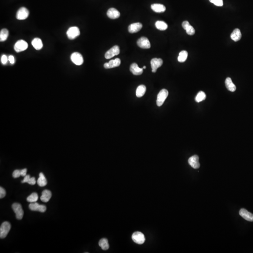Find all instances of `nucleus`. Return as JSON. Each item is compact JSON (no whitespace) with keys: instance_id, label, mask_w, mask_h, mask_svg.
<instances>
[{"instance_id":"1","label":"nucleus","mask_w":253,"mask_h":253,"mask_svg":"<svg viewBox=\"0 0 253 253\" xmlns=\"http://www.w3.org/2000/svg\"><path fill=\"white\" fill-rule=\"evenodd\" d=\"M168 96V92L166 89H164L159 92L158 95L157 99V105L158 106H161L164 103L166 99Z\"/></svg>"},{"instance_id":"2","label":"nucleus","mask_w":253,"mask_h":253,"mask_svg":"<svg viewBox=\"0 0 253 253\" xmlns=\"http://www.w3.org/2000/svg\"><path fill=\"white\" fill-rule=\"evenodd\" d=\"M11 228V225L8 222L2 223L0 227V238L4 239L6 237Z\"/></svg>"},{"instance_id":"3","label":"nucleus","mask_w":253,"mask_h":253,"mask_svg":"<svg viewBox=\"0 0 253 253\" xmlns=\"http://www.w3.org/2000/svg\"><path fill=\"white\" fill-rule=\"evenodd\" d=\"M12 207L15 213L16 218L18 220H22L24 216V212L21 205L20 203H16L12 204Z\"/></svg>"},{"instance_id":"4","label":"nucleus","mask_w":253,"mask_h":253,"mask_svg":"<svg viewBox=\"0 0 253 253\" xmlns=\"http://www.w3.org/2000/svg\"><path fill=\"white\" fill-rule=\"evenodd\" d=\"M132 239L134 242L137 244H143L145 241L144 234L140 232H136L133 233L132 235Z\"/></svg>"},{"instance_id":"5","label":"nucleus","mask_w":253,"mask_h":253,"mask_svg":"<svg viewBox=\"0 0 253 253\" xmlns=\"http://www.w3.org/2000/svg\"><path fill=\"white\" fill-rule=\"evenodd\" d=\"M28 47V45L27 43L24 40H21L16 43L14 48L16 52L19 53L26 50Z\"/></svg>"},{"instance_id":"6","label":"nucleus","mask_w":253,"mask_h":253,"mask_svg":"<svg viewBox=\"0 0 253 253\" xmlns=\"http://www.w3.org/2000/svg\"><path fill=\"white\" fill-rule=\"evenodd\" d=\"M80 34L79 29L76 26L71 27L68 29L67 32L68 38L70 40H74L79 36Z\"/></svg>"},{"instance_id":"7","label":"nucleus","mask_w":253,"mask_h":253,"mask_svg":"<svg viewBox=\"0 0 253 253\" xmlns=\"http://www.w3.org/2000/svg\"><path fill=\"white\" fill-rule=\"evenodd\" d=\"M29 15V11L26 8H20L16 13V18L17 19L22 20L26 19Z\"/></svg>"},{"instance_id":"8","label":"nucleus","mask_w":253,"mask_h":253,"mask_svg":"<svg viewBox=\"0 0 253 253\" xmlns=\"http://www.w3.org/2000/svg\"><path fill=\"white\" fill-rule=\"evenodd\" d=\"M120 52V48L118 46H114L106 52L105 55V57L106 59H109L116 55H118Z\"/></svg>"},{"instance_id":"9","label":"nucleus","mask_w":253,"mask_h":253,"mask_svg":"<svg viewBox=\"0 0 253 253\" xmlns=\"http://www.w3.org/2000/svg\"><path fill=\"white\" fill-rule=\"evenodd\" d=\"M71 60L77 65H81L84 62V59L81 54L78 52H75L71 55Z\"/></svg>"},{"instance_id":"10","label":"nucleus","mask_w":253,"mask_h":253,"mask_svg":"<svg viewBox=\"0 0 253 253\" xmlns=\"http://www.w3.org/2000/svg\"><path fill=\"white\" fill-rule=\"evenodd\" d=\"M137 44L140 48L143 49H149L151 47V43L149 40L145 37H142L138 39Z\"/></svg>"},{"instance_id":"11","label":"nucleus","mask_w":253,"mask_h":253,"mask_svg":"<svg viewBox=\"0 0 253 253\" xmlns=\"http://www.w3.org/2000/svg\"><path fill=\"white\" fill-rule=\"evenodd\" d=\"M29 208L32 211H37L40 212H45L47 210V208L45 205H41L36 202L30 203Z\"/></svg>"},{"instance_id":"12","label":"nucleus","mask_w":253,"mask_h":253,"mask_svg":"<svg viewBox=\"0 0 253 253\" xmlns=\"http://www.w3.org/2000/svg\"><path fill=\"white\" fill-rule=\"evenodd\" d=\"M163 63V61L161 59L156 58L152 59L151 61L152 72H156L158 68L162 65Z\"/></svg>"},{"instance_id":"13","label":"nucleus","mask_w":253,"mask_h":253,"mask_svg":"<svg viewBox=\"0 0 253 253\" xmlns=\"http://www.w3.org/2000/svg\"><path fill=\"white\" fill-rule=\"evenodd\" d=\"M188 162L191 167L194 169H198L200 168L199 162V157L197 155H194L189 159Z\"/></svg>"},{"instance_id":"14","label":"nucleus","mask_w":253,"mask_h":253,"mask_svg":"<svg viewBox=\"0 0 253 253\" xmlns=\"http://www.w3.org/2000/svg\"><path fill=\"white\" fill-rule=\"evenodd\" d=\"M121 61L119 58H116V59L112 60L108 62L105 63L104 65V67L106 69L113 68L117 67L120 65Z\"/></svg>"},{"instance_id":"15","label":"nucleus","mask_w":253,"mask_h":253,"mask_svg":"<svg viewBox=\"0 0 253 253\" xmlns=\"http://www.w3.org/2000/svg\"><path fill=\"white\" fill-rule=\"evenodd\" d=\"M239 214L241 217H242L246 220L248 221H253V214L245 209H241L239 211Z\"/></svg>"},{"instance_id":"16","label":"nucleus","mask_w":253,"mask_h":253,"mask_svg":"<svg viewBox=\"0 0 253 253\" xmlns=\"http://www.w3.org/2000/svg\"><path fill=\"white\" fill-rule=\"evenodd\" d=\"M143 25L140 23H136L131 24L128 27V31L131 33H137L142 28Z\"/></svg>"},{"instance_id":"17","label":"nucleus","mask_w":253,"mask_h":253,"mask_svg":"<svg viewBox=\"0 0 253 253\" xmlns=\"http://www.w3.org/2000/svg\"><path fill=\"white\" fill-rule=\"evenodd\" d=\"M143 68H140L137 63H133L130 67V71L134 75L138 76L142 74L143 72Z\"/></svg>"},{"instance_id":"18","label":"nucleus","mask_w":253,"mask_h":253,"mask_svg":"<svg viewBox=\"0 0 253 253\" xmlns=\"http://www.w3.org/2000/svg\"><path fill=\"white\" fill-rule=\"evenodd\" d=\"M107 16L108 18L113 19H117L120 16V13L118 10L115 8H110L108 9L107 12Z\"/></svg>"},{"instance_id":"19","label":"nucleus","mask_w":253,"mask_h":253,"mask_svg":"<svg viewBox=\"0 0 253 253\" xmlns=\"http://www.w3.org/2000/svg\"><path fill=\"white\" fill-rule=\"evenodd\" d=\"M151 8L154 12L157 13H163L165 11V7L161 4L155 3L151 5Z\"/></svg>"},{"instance_id":"20","label":"nucleus","mask_w":253,"mask_h":253,"mask_svg":"<svg viewBox=\"0 0 253 253\" xmlns=\"http://www.w3.org/2000/svg\"><path fill=\"white\" fill-rule=\"evenodd\" d=\"M52 197V193L51 191L48 190H44L42 192V195L40 197V200L44 203L48 202Z\"/></svg>"},{"instance_id":"21","label":"nucleus","mask_w":253,"mask_h":253,"mask_svg":"<svg viewBox=\"0 0 253 253\" xmlns=\"http://www.w3.org/2000/svg\"><path fill=\"white\" fill-rule=\"evenodd\" d=\"M241 38V33L240 29L236 28L234 30L231 34V38L234 41L237 42L239 41Z\"/></svg>"},{"instance_id":"22","label":"nucleus","mask_w":253,"mask_h":253,"mask_svg":"<svg viewBox=\"0 0 253 253\" xmlns=\"http://www.w3.org/2000/svg\"><path fill=\"white\" fill-rule=\"evenodd\" d=\"M225 84L227 90L230 92H234L236 90V87L233 83L231 78H227L226 79Z\"/></svg>"},{"instance_id":"23","label":"nucleus","mask_w":253,"mask_h":253,"mask_svg":"<svg viewBox=\"0 0 253 253\" xmlns=\"http://www.w3.org/2000/svg\"><path fill=\"white\" fill-rule=\"evenodd\" d=\"M32 44L34 48L37 50H40L43 47V43L41 39L39 38H35L33 40Z\"/></svg>"},{"instance_id":"24","label":"nucleus","mask_w":253,"mask_h":253,"mask_svg":"<svg viewBox=\"0 0 253 253\" xmlns=\"http://www.w3.org/2000/svg\"><path fill=\"white\" fill-rule=\"evenodd\" d=\"M37 183L40 187H45L47 185V180L42 172H40L39 175V179L37 181Z\"/></svg>"},{"instance_id":"25","label":"nucleus","mask_w":253,"mask_h":253,"mask_svg":"<svg viewBox=\"0 0 253 253\" xmlns=\"http://www.w3.org/2000/svg\"><path fill=\"white\" fill-rule=\"evenodd\" d=\"M146 91V86L144 85H140L137 88L136 91V96L138 98L143 97Z\"/></svg>"},{"instance_id":"26","label":"nucleus","mask_w":253,"mask_h":253,"mask_svg":"<svg viewBox=\"0 0 253 253\" xmlns=\"http://www.w3.org/2000/svg\"><path fill=\"white\" fill-rule=\"evenodd\" d=\"M155 26L158 30L160 31H165L168 28V26L165 22L162 21H158L155 23Z\"/></svg>"},{"instance_id":"27","label":"nucleus","mask_w":253,"mask_h":253,"mask_svg":"<svg viewBox=\"0 0 253 253\" xmlns=\"http://www.w3.org/2000/svg\"><path fill=\"white\" fill-rule=\"evenodd\" d=\"M99 245L101 247V248L103 250H106L108 249L109 248V244H108V240L106 238H103L99 241Z\"/></svg>"},{"instance_id":"28","label":"nucleus","mask_w":253,"mask_h":253,"mask_svg":"<svg viewBox=\"0 0 253 253\" xmlns=\"http://www.w3.org/2000/svg\"><path fill=\"white\" fill-rule=\"evenodd\" d=\"M188 56V53L187 51L183 50L179 53V56L178 57V61L180 62H184L186 61Z\"/></svg>"},{"instance_id":"29","label":"nucleus","mask_w":253,"mask_h":253,"mask_svg":"<svg viewBox=\"0 0 253 253\" xmlns=\"http://www.w3.org/2000/svg\"><path fill=\"white\" fill-rule=\"evenodd\" d=\"M8 36V30L7 29H2L0 32V41L3 42L6 40Z\"/></svg>"},{"instance_id":"30","label":"nucleus","mask_w":253,"mask_h":253,"mask_svg":"<svg viewBox=\"0 0 253 253\" xmlns=\"http://www.w3.org/2000/svg\"><path fill=\"white\" fill-rule=\"evenodd\" d=\"M206 98V95L204 92L201 91L198 92V94L196 95V101L197 102H200L201 101H203L204 99H205Z\"/></svg>"},{"instance_id":"31","label":"nucleus","mask_w":253,"mask_h":253,"mask_svg":"<svg viewBox=\"0 0 253 253\" xmlns=\"http://www.w3.org/2000/svg\"><path fill=\"white\" fill-rule=\"evenodd\" d=\"M38 198H39V196L37 193H33L27 198V201L31 203L36 202V201L38 200Z\"/></svg>"},{"instance_id":"32","label":"nucleus","mask_w":253,"mask_h":253,"mask_svg":"<svg viewBox=\"0 0 253 253\" xmlns=\"http://www.w3.org/2000/svg\"><path fill=\"white\" fill-rule=\"evenodd\" d=\"M186 33L189 35H193L195 33V30L192 26L190 25L188 27L186 28Z\"/></svg>"},{"instance_id":"33","label":"nucleus","mask_w":253,"mask_h":253,"mask_svg":"<svg viewBox=\"0 0 253 253\" xmlns=\"http://www.w3.org/2000/svg\"><path fill=\"white\" fill-rule=\"evenodd\" d=\"M211 3H213L217 6L221 7L223 5V0H209Z\"/></svg>"},{"instance_id":"34","label":"nucleus","mask_w":253,"mask_h":253,"mask_svg":"<svg viewBox=\"0 0 253 253\" xmlns=\"http://www.w3.org/2000/svg\"><path fill=\"white\" fill-rule=\"evenodd\" d=\"M12 176L14 178H17L19 177L20 176H21V170H15L13 172Z\"/></svg>"},{"instance_id":"35","label":"nucleus","mask_w":253,"mask_h":253,"mask_svg":"<svg viewBox=\"0 0 253 253\" xmlns=\"http://www.w3.org/2000/svg\"><path fill=\"white\" fill-rule=\"evenodd\" d=\"M6 193L5 190L2 187H0V198L1 199L4 198L6 196Z\"/></svg>"},{"instance_id":"36","label":"nucleus","mask_w":253,"mask_h":253,"mask_svg":"<svg viewBox=\"0 0 253 253\" xmlns=\"http://www.w3.org/2000/svg\"><path fill=\"white\" fill-rule=\"evenodd\" d=\"M7 56L5 54H3L1 57V62L3 65L6 64L7 63L8 60Z\"/></svg>"},{"instance_id":"37","label":"nucleus","mask_w":253,"mask_h":253,"mask_svg":"<svg viewBox=\"0 0 253 253\" xmlns=\"http://www.w3.org/2000/svg\"><path fill=\"white\" fill-rule=\"evenodd\" d=\"M36 181L35 177H31L28 182V183L30 185H34L36 184Z\"/></svg>"},{"instance_id":"38","label":"nucleus","mask_w":253,"mask_h":253,"mask_svg":"<svg viewBox=\"0 0 253 253\" xmlns=\"http://www.w3.org/2000/svg\"><path fill=\"white\" fill-rule=\"evenodd\" d=\"M189 23L188 21H184L182 23V27L184 29V30H186V28L189 26Z\"/></svg>"},{"instance_id":"39","label":"nucleus","mask_w":253,"mask_h":253,"mask_svg":"<svg viewBox=\"0 0 253 253\" xmlns=\"http://www.w3.org/2000/svg\"><path fill=\"white\" fill-rule=\"evenodd\" d=\"M30 178H31V177H30V175H26V176L24 177V179L21 182L22 183H27Z\"/></svg>"},{"instance_id":"40","label":"nucleus","mask_w":253,"mask_h":253,"mask_svg":"<svg viewBox=\"0 0 253 253\" xmlns=\"http://www.w3.org/2000/svg\"><path fill=\"white\" fill-rule=\"evenodd\" d=\"M9 62H10V63L12 64H14V57L13 56H12V55H10V56H9Z\"/></svg>"},{"instance_id":"41","label":"nucleus","mask_w":253,"mask_h":253,"mask_svg":"<svg viewBox=\"0 0 253 253\" xmlns=\"http://www.w3.org/2000/svg\"><path fill=\"white\" fill-rule=\"evenodd\" d=\"M27 169L25 168L21 170V175L22 176L25 177L26 175Z\"/></svg>"},{"instance_id":"42","label":"nucleus","mask_w":253,"mask_h":253,"mask_svg":"<svg viewBox=\"0 0 253 253\" xmlns=\"http://www.w3.org/2000/svg\"><path fill=\"white\" fill-rule=\"evenodd\" d=\"M146 68V66H144V67H143V69H145V68Z\"/></svg>"}]
</instances>
